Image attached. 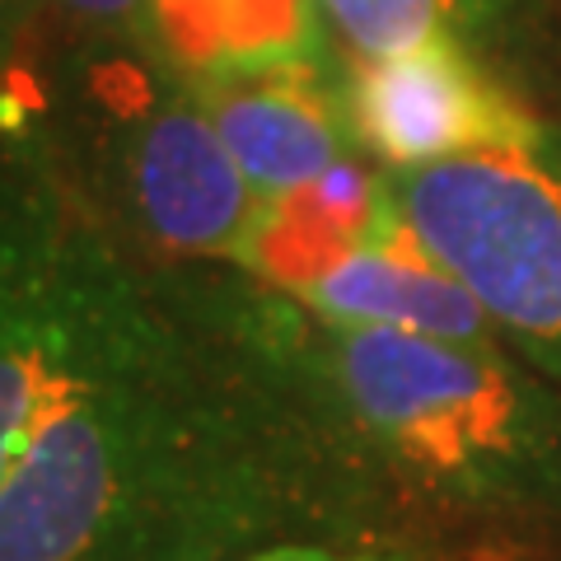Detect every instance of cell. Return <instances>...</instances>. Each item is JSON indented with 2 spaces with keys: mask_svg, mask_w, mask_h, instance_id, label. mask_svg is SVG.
Returning a JSON list of instances; mask_svg holds the SVG:
<instances>
[{
  "mask_svg": "<svg viewBox=\"0 0 561 561\" xmlns=\"http://www.w3.org/2000/svg\"><path fill=\"white\" fill-rule=\"evenodd\" d=\"M346 542L300 421L33 146L0 160V561Z\"/></svg>",
  "mask_w": 561,
  "mask_h": 561,
  "instance_id": "obj_1",
  "label": "cell"
},
{
  "mask_svg": "<svg viewBox=\"0 0 561 561\" xmlns=\"http://www.w3.org/2000/svg\"><path fill=\"white\" fill-rule=\"evenodd\" d=\"M164 272L300 421L346 542H561V383L505 342L342 328L249 272Z\"/></svg>",
  "mask_w": 561,
  "mask_h": 561,
  "instance_id": "obj_2",
  "label": "cell"
},
{
  "mask_svg": "<svg viewBox=\"0 0 561 561\" xmlns=\"http://www.w3.org/2000/svg\"><path fill=\"white\" fill-rule=\"evenodd\" d=\"M20 146L150 267H234L257 192L210 122L197 84L127 38L66 33L38 70Z\"/></svg>",
  "mask_w": 561,
  "mask_h": 561,
  "instance_id": "obj_3",
  "label": "cell"
},
{
  "mask_svg": "<svg viewBox=\"0 0 561 561\" xmlns=\"http://www.w3.org/2000/svg\"><path fill=\"white\" fill-rule=\"evenodd\" d=\"M393 216L472 290L501 342L561 383V122L445 164L383 169Z\"/></svg>",
  "mask_w": 561,
  "mask_h": 561,
  "instance_id": "obj_4",
  "label": "cell"
},
{
  "mask_svg": "<svg viewBox=\"0 0 561 561\" xmlns=\"http://www.w3.org/2000/svg\"><path fill=\"white\" fill-rule=\"evenodd\" d=\"M346 122L356 150L375 164L421 169L515 146L542 117L445 33L398 57L356 61L346 76Z\"/></svg>",
  "mask_w": 561,
  "mask_h": 561,
  "instance_id": "obj_5",
  "label": "cell"
},
{
  "mask_svg": "<svg viewBox=\"0 0 561 561\" xmlns=\"http://www.w3.org/2000/svg\"><path fill=\"white\" fill-rule=\"evenodd\" d=\"M210 122L257 197L305 187L356 154L346 80L323 61H272L197 84Z\"/></svg>",
  "mask_w": 561,
  "mask_h": 561,
  "instance_id": "obj_6",
  "label": "cell"
},
{
  "mask_svg": "<svg viewBox=\"0 0 561 561\" xmlns=\"http://www.w3.org/2000/svg\"><path fill=\"white\" fill-rule=\"evenodd\" d=\"M295 300L342 328H393L449 342H501L496 323L472 300V290L393 216L389 192H383V216L370 243H360L356 253L323 272Z\"/></svg>",
  "mask_w": 561,
  "mask_h": 561,
  "instance_id": "obj_7",
  "label": "cell"
},
{
  "mask_svg": "<svg viewBox=\"0 0 561 561\" xmlns=\"http://www.w3.org/2000/svg\"><path fill=\"white\" fill-rule=\"evenodd\" d=\"M379 216L383 169L375 173L356 150L323 179L262 197L234 272H249L262 286L286 295H305L323 272H332L360 243H370Z\"/></svg>",
  "mask_w": 561,
  "mask_h": 561,
  "instance_id": "obj_8",
  "label": "cell"
},
{
  "mask_svg": "<svg viewBox=\"0 0 561 561\" xmlns=\"http://www.w3.org/2000/svg\"><path fill=\"white\" fill-rule=\"evenodd\" d=\"M150 51L192 84L272 61H323L319 0H150Z\"/></svg>",
  "mask_w": 561,
  "mask_h": 561,
  "instance_id": "obj_9",
  "label": "cell"
},
{
  "mask_svg": "<svg viewBox=\"0 0 561 561\" xmlns=\"http://www.w3.org/2000/svg\"><path fill=\"white\" fill-rule=\"evenodd\" d=\"M454 5L459 0H319L328 24L360 61L398 57L431 38H445Z\"/></svg>",
  "mask_w": 561,
  "mask_h": 561,
  "instance_id": "obj_10",
  "label": "cell"
},
{
  "mask_svg": "<svg viewBox=\"0 0 561 561\" xmlns=\"http://www.w3.org/2000/svg\"><path fill=\"white\" fill-rule=\"evenodd\" d=\"M66 33L84 38H127L150 47V0H43Z\"/></svg>",
  "mask_w": 561,
  "mask_h": 561,
  "instance_id": "obj_11",
  "label": "cell"
},
{
  "mask_svg": "<svg viewBox=\"0 0 561 561\" xmlns=\"http://www.w3.org/2000/svg\"><path fill=\"white\" fill-rule=\"evenodd\" d=\"M239 561H416L408 552H393V548H360V542H272L262 552H249Z\"/></svg>",
  "mask_w": 561,
  "mask_h": 561,
  "instance_id": "obj_12",
  "label": "cell"
},
{
  "mask_svg": "<svg viewBox=\"0 0 561 561\" xmlns=\"http://www.w3.org/2000/svg\"><path fill=\"white\" fill-rule=\"evenodd\" d=\"M38 10H43V0H0V90H5L10 76L24 61Z\"/></svg>",
  "mask_w": 561,
  "mask_h": 561,
  "instance_id": "obj_13",
  "label": "cell"
}]
</instances>
